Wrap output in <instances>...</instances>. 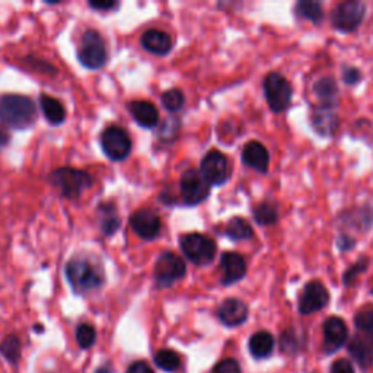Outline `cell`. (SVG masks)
I'll list each match as a JSON object with an SVG mask.
<instances>
[{"label":"cell","mask_w":373,"mask_h":373,"mask_svg":"<svg viewBox=\"0 0 373 373\" xmlns=\"http://www.w3.org/2000/svg\"><path fill=\"white\" fill-rule=\"evenodd\" d=\"M0 351L12 365H16L20 359V341L16 336H9L0 344Z\"/></svg>","instance_id":"cell-31"},{"label":"cell","mask_w":373,"mask_h":373,"mask_svg":"<svg viewBox=\"0 0 373 373\" xmlns=\"http://www.w3.org/2000/svg\"><path fill=\"white\" fill-rule=\"evenodd\" d=\"M217 317L226 327H238L248 318V306L241 299L229 298L219 306Z\"/></svg>","instance_id":"cell-17"},{"label":"cell","mask_w":373,"mask_h":373,"mask_svg":"<svg viewBox=\"0 0 373 373\" xmlns=\"http://www.w3.org/2000/svg\"><path fill=\"white\" fill-rule=\"evenodd\" d=\"M65 273L73 292L77 295L94 292L103 284L102 270L87 258L70 260L66 264Z\"/></svg>","instance_id":"cell-2"},{"label":"cell","mask_w":373,"mask_h":373,"mask_svg":"<svg viewBox=\"0 0 373 373\" xmlns=\"http://www.w3.org/2000/svg\"><path fill=\"white\" fill-rule=\"evenodd\" d=\"M160 101H162V106L168 111H178L184 107L185 98L179 89H170L162 95Z\"/></svg>","instance_id":"cell-32"},{"label":"cell","mask_w":373,"mask_h":373,"mask_svg":"<svg viewBox=\"0 0 373 373\" xmlns=\"http://www.w3.org/2000/svg\"><path fill=\"white\" fill-rule=\"evenodd\" d=\"M141 46L152 54L165 56L172 49V39L167 32L153 28L148 30L141 35Z\"/></svg>","instance_id":"cell-20"},{"label":"cell","mask_w":373,"mask_h":373,"mask_svg":"<svg viewBox=\"0 0 373 373\" xmlns=\"http://www.w3.org/2000/svg\"><path fill=\"white\" fill-rule=\"evenodd\" d=\"M200 172L210 185H222L229 178V165L219 151H210L201 160Z\"/></svg>","instance_id":"cell-12"},{"label":"cell","mask_w":373,"mask_h":373,"mask_svg":"<svg viewBox=\"0 0 373 373\" xmlns=\"http://www.w3.org/2000/svg\"><path fill=\"white\" fill-rule=\"evenodd\" d=\"M155 363L159 369L165 370V372H175L179 365H181V359L178 356V353H175L174 350H159L156 356H155Z\"/></svg>","instance_id":"cell-30"},{"label":"cell","mask_w":373,"mask_h":373,"mask_svg":"<svg viewBox=\"0 0 373 373\" xmlns=\"http://www.w3.org/2000/svg\"><path fill=\"white\" fill-rule=\"evenodd\" d=\"M296 15L314 24H320L324 18V11L321 4L314 2V0H302L296 5Z\"/></svg>","instance_id":"cell-29"},{"label":"cell","mask_w":373,"mask_h":373,"mask_svg":"<svg viewBox=\"0 0 373 373\" xmlns=\"http://www.w3.org/2000/svg\"><path fill=\"white\" fill-rule=\"evenodd\" d=\"M314 92L317 98L321 101V106L336 107V102L339 98V88L333 77L320 79L314 87Z\"/></svg>","instance_id":"cell-24"},{"label":"cell","mask_w":373,"mask_h":373,"mask_svg":"<svg viewBox=\"0 0 373 373\" xmlns=\"http://www.w3.org/2000/svg\"><path fill=\"white\" fill-rule=\"evenodd\" d=\"M337 244H339V248H340L341 251H348V250H351V248L355 246L356 241H355L353 238L347 236V235H343V236H340V238H339Z\"/></svg>","instance_id":"cell-39"},{"label":"cell","mask_w":373,"mask_h":373,"mask_svg":"<svg viewBox=\"0 0 373 373\" xmlns=\"http://www.w3.org/2000/svg\"><path fill=\"white\" fill-rule=\"evenodd\" d=\"M331 373H356L347 359H339L331 366Z\"/></svg>","instance_id":"cell-36"},{"label":"cell","mask_w":373,"mask_h":373,"mask_svg":"<svg viewBox=\"0 0 373 373\" xmlns=\"http://www.w3.org/2000/svg\"><path fill=\"white\" fill-rule=\"evenodd\" d=\"M101 146L103 153H106L111 160L120 162L130 155L132 139L124 129L111 126L102 132Z\"/></svg>","instance_id":"cell-8"},{"label":"cell","mask_w":373,"mask_h":373,"mask_svg":"<svg viewBox=\"0 0 373 373\" xmlns=\"http://www.w3.org/2000/svg\"><path fill=\"white\" fill-rule=\"evenodd\" d=\"M39 106L41 110H43L44 117L50 124H53V126H58V124L66 120V110L63 107V103H61L58 99L44 94L39 96Z\"/></svg>","instance_id":"cell-22"},{"label":"cell","mask_w":373,"mask_h":373,"mask_svg":"<svg viewBox=\"0 0 373 373\" xmlns=\"http://www.w3.org/2000/svg\"><path fill=\"white\" fill-rule=\"evenodd\" d=\"M76 340L82 348H89L96 341V331L89 324H82L76 329Z\"/></svg>","instance_id":"cell-33"},{"label":"cell","mask_w":373,"mask_h":373,"mask_svg":"<svg viewBox=\"0 0 373 373\" xmlns=\"http://www.w3.org/2000/svg\"><path fill=\"white\" fill-rule=\"evenodd\" d=\"M185 276V263L174 253H163L155 264V282L159 287H170Z\"/></svg>","instance_id":"cell-10"},{"label":"cell","mask_w":373,"mask_h":373,"mask_svg":"<svg viewBox=\"0 0 373 373\" xmlns=\"http://www.w3.org/2000/svg\"><path fill=\"white\" fill-rule=\"evenodd\" d=\"M179 191L186 206H196L204 201L210 193V184L197 170H189L181 175Z\"/></svg>","instance_id":"cell-9"},{"label":"cell","mask_w":373,"mask_h":373,"mask_svg":"<svg viewBox=\"0 0 373 373\" xmlns=\"http://www.w3.org/2000/svg\"><path fill=\"white\" fill-rule=\"evenodd\" d=\"M53 186L66 198H77L82 193L91 189L94 178L91 174L75 168H58L50 175Z\"/></svg>","instance_id":"cell-3"},{"label":"cell","mask_w":373,"mask_h":373,"mask_svg":"<svg viewBox=\"0 0 373 373\" xmlns=\"http://www.w3.org/2000/svg\"><path fill=\"white\" fill-rule=\"evenodd\" d=\"M77 58L82 65L91 70H98L106 66L108 60V51L106 41L99 32L88 30L80 39V46L77 49Z\"/></svg>","instance_id":"cell-4"},{"label":"cell","mask_w":373,"mask_h":373,"mask_svg":"<svg viewBox=\"0 0 373 373\" xmlns=\"http://www.w3.org/2000/svg\"><path fill=\"white\" fill-rule=\"evenodd\" d=\"M226 235L234 241H248L254 236V229L245 219L234 217L226 226Z\"/></svg>","instance_id":"cell-26"},{"label":"cell","mask_w":373,"mask_h":373,"mask_svg":"<svg viewBox=\"0 0 373 373\" xmlns=\"http://www.w3.org/2000/svg\"><path fill=\"white\" fill-rule=\"evenodd\" d=\"M329 301V293L327 287L318 282L312 280L309 282L301 293L299 298V310L303 315H310L318 310L324 309L328 305Z\"/></svg>","instance_id":"cell-11"},{"label":"cell","mask_w":373,"mask_h":373,"mask_svg":"<svg viewBox=\"0 0 373 373\" xmlns=\"http://www.w3.org/2000/svg\"><path fill=\"white\" fill-rule=\"evenodd\" d=\"M370 293H372V295H373V286H372V290H370Z\"/></svg>","instance_id":"cell-43"},{"label":"cell","mask_w":373,"mask_h":373,"mask_svg":"<svg viewBox=\"0 0 373 373\" xmlns=\"http://www.w3.org/2000/svg\"><path fill=\"white\" fill-rule=\"evenodd\" d=\"M339 117L334 107L320 106L312 114V126L321 136H333L339 129Z\"/></svg>","instance_id":"cell-19"},{"label":"cell","mask_w":373,"mask_h":373,"mask_svg":"<svg viewBox=\"0 0 373 373\" xmlns=\"http://www.w3.org/2000/svg\"><path fill=\"white\" fill-rule=\"evenodd\" d=\"M129 111L140 127L153 129L158 126L159 111L151 101H133L129 103Z\"/></svg>","instance_id":"cell-18"},{"label":"cell","mask_w":373,"mask_h":373,"mask_svg":"<svg viewBox=\"0 0 373 373\" xmlns=\"http://www.w3.org/2000/svg\"><path fill=\"white\" fill-rule=\"evenodd\" d=\"M98 216L101 229L106 235H113L120 227V217L117 215L115 206L111 203H103L98 207Z\"/></svg>","instance_id":"cell-25"},{"label":"cell","mask_w":373,"mask_h":373,"mask_svg":"<svg viewBox=\"0 0 373 373\" xmlns=\"http://www.w3.org/2000/svg\"><path fill=\"white\" fill-rule=\"evenodd\" d=\"M254 219L258 225L272 226L279 220V210L277 206L272 201H263L258 204L254 210Z\"/></svg>","instance_id":"cell-27"},{"label":"cell","mask_w":373,"mask_h":373,"mask_svg":"<svg viewBox=\"0 0 373 373\" xmlns=\"http://www.w3.org/2000/svg\"><path fill=\"white\" fill-rule=\"evenodd\" d=\"M222 267V283L231 286L242 280L246 274V263L238 253H225L220 258Z\"/></svg>","instance_id":"cell-16"},{"label":"cell","mask_w":373,"mask_h":373,"mask_svg":"<svg viewBox=\"0 0 373 373\" xmlns=\"http://www.w3.org/2000/svg\"><path fill=\"white\" fill-rule=\"evenodd\" d=\"M274 337L268 331H258L250 339V351L255 359H265L273 353Z\"/></svg>","instance_id":"cell-23"},{"label":"cell","mask_w":373,"mask_h":373,"mask_svg":"<svg viewBox=\"0 0 373 373\" xmlns=\"http://www.w3.org/2000/svg\"><path fill=\"white\" fill-rule=\"evenodd\" d=\"M8 140H9V136L5 132H0V146H5Z\"/></svg>","instance_id":"cell-41"},{"label":"cell","mask_w":373,"mask_h":373,"mask_svg":"<svg viewBox=\"0 0 373 373\" xmlns=\"http://www.w3.org/2000/svg\"><path fill=\"white\" fill-rule=\"evenodd\" d=\"M130 226L132 229L143 239L152 241L160 232V217L149 209L137 210L130 216Z\"/></svg>","instance_id":"cell-13"},{"label":"cell","mask_w":373,"mask_h":373,"mask_svg":"<svg viewBox=\"0 0 373 373\" xmlns=\"http://www.w3.org/2000/svg\"><path fill=\"white\" fill-rule=\"evenodd\" d=\"M242 162L248 168H253L257 172L267 174L270 167V153L263 143L253 140L248 141L242 149Z\"/></svg>","instance_id":"cell-14"},{"label":"cell","mask_w":373,"mask_h":373,"mask_svg":"<svg viewBox=\"0 0 373 373\" xmlns=\"http://www.w3.org/2000/svg\"><path fill=\"white\" fill-rule=\"evenodd\" d=\"M366 15V5L358 0H347L340 4L331 13L333 27L341 32H351L360 27Z\"/></svg>","instance_id":"cell-7"},{"label":"cell","mask_w":373,"mask_h":373,"mask_svg":"<svg viewBox=\"0 0 373 373\" xmlns=\"http://www.w3.org/2000/svg\"><path fill=\"white\" fill-rule=\"evenodd\" d=\"M37 121L32 99L24 95L6 94L0 96V122L13 130H25Z\"/></svg>","instance_id":"cell-1"},{"label":"cell","mask_w":373,"mask_h":373,"mask_svg":"<svg viewBox=\"0 0 373 373\" xmlns=\"http://www.w3.org/2000/svg\"><path fill=\"white\" fill-rule=\"evenodd\" d=\"M367 265H369V260H367V258H360L356 264L351 265V267L348 268V270L344 273V276H343L344 284L348 286V284L353 283L359 274H362L363 272H366Z\"/></svg>","instance_id":"cell-34"},{"label":"cell","mask_w":373,"mask_h":373,"mask_svg":"<svg viewBox=\"0 0 373 373\" xmlns=\"http://www.w3.org/2000/svg\"><path fill=\"white\" fill-rule=\"evenodd\" d=\"M96 373H111V372L108 369H106V367H101Z\"/></svg>","instance_id":"cell-42"},{"label":"cell","mask_w":373,"mask_h":373,"mask_svg":"<svg viewBox=\"0 0 373 373\" xmlns=\"http://www.w3.org/2000/svg\"><path fill=\"white\" fill-rule=\"evenodd\" d=\"M263 88L267 103L272 111L282 113L289 108L290 102H292V87L283 75L277 72L268 73L264 79Z\"/></svg>","instance_id":"cell-5"},{"label":"cell","mask_w":373,"mask_h":373,"mask_svg":"<svg viewBox=\"0 0 373 373\" xmlns=\"http://www.w3.org/2000/svg\"><path fill=\"white\" fill-rule=\"evenodd\" d=\"M348 351L360 367L367 369L373 365V343L362 334H358L350 340Z\"/></svg>","instance_id":"cell-21"},{"label":"cell","mask_w":373,"mask_h":373,"mask_svg":"<svg viewBox=\"0 0 373 373\" xmlns=\"http://www.w3.org/2000/svg\"><path fill=\"white\" fill-rule=\"evenodd\" d=\"M213 373H241V367L236 360L225 359L215 366Z\"/></svg>","instance_id":"cell-35"},{"label":"cell","mask_w":373,"mask_h":373,"mask_svg":"<svg viewBox=\"0 0 373 373\" xmlns=\"http://www.w3.org/2000/svg\"><path fill=\"white\" fill-rule=\"evenodd\" d=\"M89 6L94 8V9H96V11H111V9L117 8L118 4L117 2H99V4L91 2Z\"/></svg>","instance_id":"cell-40"},{"label":"cell","mask_w":373,"mask_h":373,"mask_svg":"<svg viewBox=\"0 0 373 373\" xmlns=\"http://www.w3.org/2000/svg\"><path fill=\"white\" fill-rule=\"evenodd\" d=\"M184 255L197 265L210 264L216 255V244L203 234L184 235L179 241Z\"/></svg>","instance_id":"cell-6"},{"label":"cell","mask_w":373,"mask_h":373,"mask_svg":"<svg viewBox=\"0 0 373 373\" xmlns=\"http://www.w3.org/2000/svg\"><path fill=\"white\" fill-rule=\"evenodd\" d=\"M127 373H155V372L146 362H136L130 365Z\"/></svg>","instance_id":"cell-38"},{"label":"cell","mask_w":373,"mask_h":373,"mask_svg":"<svg viewBox=\"0 0 373 373\" xmlns=\"http://www.w3.org/2000/svg\"><path fill=\"white\" fill-rule=\"evenodd\" d=\"M355 325L359 333L373 343V306L362 308L355 317Z\"/></svg>","instance_id":"cell-28"},{"label":"cell","mask_w":373,"mask_h":373,"mask_svg":"<svg viewBox=\"0 0 373 373\" xmlns=\"http://www.w3.org/2000/svg\"><path fill=\"white\" fill-rule=\"evenodd\" d=\"M360 77H362V73L356 68H350L343 72V79L347 85H356L360 80Z\"/></svg>","instance_id":"cell-37"},{"label":"cell","mask_w":373,"mask_h":373,"mask_svg":"<svg viewBox=\"0 0 373 373\" xmlns=\"http://www.w3.org/2000/svg\"><path fill=\"white\" fill-rule=\"evenodd\" d=\"M324 344L328 353H334L348 339V329L341 318L331 317L324 322Z\"/></svg>","instance_id":"cell-15"}]
</instances>
